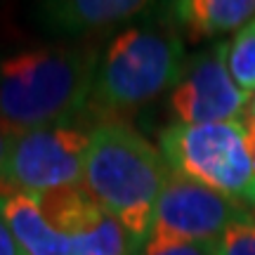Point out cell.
<instances>
[{
	"mask_svg": "<svg viewBox=\"0 0 255 255\" xmlns=\"http://www.w3.org/2000/svg\"><path fill=\"white\" fill-rule=\"evenodd\" d=\"M100 52L90 45L24 47L0 59V123L24 132L88 116Z\"/></svg>",
	"mask_w": 255,
	"mask_h": 255,
	"instance_id": "obj_1",
	"label": "cell"
},
{
	"mask_svg": "<svg viewBox=\"0 0 255 255\" xmlns=\"http://www.w3.org/2000/svg\"><path fill=\"white\" fill-rule=\"evenodd\" d=\"M182 33L158 5L146 21L128 24L97 59L88 116L95 123L123 121L177 85L184 69Z\"/></svg>",
	"mask_w": 255,
	"mask_h": 255,
	"instance_id": "obj_2",
	"label": "cell"
},
{
	"mask_svg": "<svg viewBox=\"0 0 255 255\" xmlns=\"http://www.w3.org/2000/svg\"><path fill=\"white\" fill-rule=\"evenodd\" d=\"M170 180L161 149L123 121H102L90 128L83 161V187L121 222L137 248L154 225L156 201Z\"/></svg>",
	"mask_w": 255,
	"mask_h": 255,
	"instance_id": "obj_3",
	"label": "cell"
},
{
	"mask_svg": "<svg viewBox=\"0 0 255 255\" xmlns=\"http://www.w3.org/2000/svg\"><path fill=\"white\" fill-rule=\"evenodd\" d=\"M170 175L203 184L227 199L255 208V170L244 123L184 126L170 123L158 137Z\"/></svg>",
	"mask_w": 255,
	"mask_h": 255,
	"instance_id": "obj_4",
	"label": "cell"
},
{
	"mask_svg": "<svg viewBox=\"0 0 255 255\" xmlns=\"http://www.w3.org/2000/svg\"><path fill=\"white\" fill-rule=\"evenodd\" d=\"M90 130L81 126H50L17 132L0 177V196L26 194L45 196L52 191L83 187V161Z\"/></svg>",
	"mask_w": 255,
	"mask_h": 255,
	"instance_id": "obj_5",
	"label": "cell"
},
{
	"mask_svg": "<svg viewBox=\"0 0 255 255\" xmlns=\"http://www.w3.org/2000/svg\"><path fill=\"white\" fill-rule=\"evenodd\" d=\"M229 40L187 57L182 76L170 92V111L184 126L237 123L248 109V95L227 66Z\"/></svg>",
	"mask_w": 255,
	"mask_h": 255,
	"instance_id": "obj_6",
	"label": "cell"
},
{
	"mask_svg": "<svg viewBox=\"0 0 255 255\" xmlns=\"http://www.w3.org/2000/svg\"><path fill=\"white\" fill-rule=\"evenodd\" d=\"M248 215H253V210L244 208L237 201L203 184L170 175L156 201L154 225L149 234L191 244H213Z\"/></svg>",
	"mask_w": 255,
	"mask_h": 255,
	"instance_id": "obj_7",
	"label": "cell"
},
{
	"mask_svg": "<svg viewBox=\"0 0 255 255\" xmlns=\"http://www.w3.org/2000/svg\"><path fill=\"white\" fill-rule=\"evenodd\" d=\"M45 220L66 239V255H135L139 248L85 187L38 196Z\"/></svg>",
	"mask_w": 255,
	"mask_h": 255,
	"instance_id": "obj_8",
	"label": "cell"
},
{
	"mask_svg": "<svg viewBox=\"0 0 255 255\" xmlns=\"http://www.w3.org/2000/svg\"><path fill=\"white\" fill-rule=\"evenodd\" d=\"M151 7H156L154 2L142 0H50L38 2L33 17L50 36L81 40L151 14Z\"/></svg>",
	"mask_w": 255,
	"mask_h": 255,
	"instance_id": "obj_9",
	"label": "cell"
},
{
	"mask_svg": "<svg viewBox=\"0 0 255 255\" xmlns=\"http://www.w3.org/2000/svg\"><path fill=\"white\" fill-rule=\"evenodd\" d=\"M163 9L175 28L191 40L232 33L255 19V0H177Z\"/></svg>",
	"mask_w": 255,
	"mask_h": 255,
	"instance_id": "obj_10",
	"label": "cell"
},
{
	"mask_svg": "<svg viewBox=\"0 0 255 255\" xmlns=\"http://www.w3.org/2000/svg\"><path fill=\"white\" fill-rule=\"evenodd\" d=\"M0 215L24 255H66V239L45 220L33 196H0Z\"/></svg>",
	"mask_w": 255,
	"mask_h": 255,
	"instance_id": "obj_11",
	"label": "cell"
},
{
	"mask_svg": "<svg viewBox=\"0 0 255 255\" xmlns=\"http://www.w3.org/2000/svg\"><path fill=\"white\" fill-rule=\"evenodd\" d=\"M227 66L234 83L251 95L255 90V19L239 28L237 36L229 40Z\"/></svg>",
	"mask_w": 255,
	"mask_h": 255,
	"instance_id": "obj_12",
	"label": "cell"
},
{
	"mask_svg": "<svg viewBox=\"0 0 255 255\" xmlns=\"http://www.w3.org/2000/svg\"><path fill=\"white\" fill-rule=\"evenodd\" d=\"M208 248L210 255H255V213L232 225Z\"/></svg>",
	"mask_w": 255,
	"mask_h": 255,
	"instance_id": "obj_13",
	"label": "cell"
},
{
	"mask_svg": "<svg viewBox=\"0 0 255 255\" xmlns=\"http://www.w3.org/2000/svg\"><path fill=\"white\" fill-rule=\"evenodd\" d=\"M135 255H210V248L208 244H191V241L149 234Z\"/></svg>",
	"mask_w": 255,
	"mask_h": 255,
	"instance_id": "obj_14",
	"label": "cell"
},
{
	"mask_svg": "<svg viewBox=\"0 0 255 255\" xmlns=\"http://www.w3.org/2000/svg\"><path fill=\"white\" fill-rule=\"evenodd\" d=\"M0 255H24L19 244L14 241V237H12L9 227L5 225L2 215H0Z\"/></svg>",
	"mask_w": 255,
	"mask_h": 255,
	"instance_id": "obj_15",
	"label": "cell"
},
{
	"mask_svg": "<svg viewBox=\"0 0 255 255\" xmlns=\"http://www.w3.org/2000/svg\"><path fill=\"white\" fill-rule=\"evenodd\" d=\"M14 137H17V130H12L5 123H0V177H2V168H5V161H7V156H9Z\"/></svg>",
	"mask_w": 255,
	"mask_h": 255,
	"instance_id": "obj_16",
	"label": "cell"
},
{
	"mask_svg": "<svg viewBox=\"0 0 255 255\" xmlns=\"http://www.w3.org/2000/svg\"><path fill=\"white\" fill-rule=\"evenodd\" d=\"M241 123H244V130H246V146H248V154H251V163H253V170H255V121L251 119L248 114H244Z\"/></svg>",
	"mask_w": 255,
	"mask_h": 255,
	"instance_id": "obj_17",
	"label": "cell"
},
{
	"mask_svg": "<svg viewBox=\"0 0 255 255\" xmlns=\"http://www.w3.org/2000/svg\"><path fill=\"white\" fill-rule=\"evenodd\" d=\"M246 114H248V116H251V119L255 121V95H253V100L248 102V109H246Z\"/></svg>",
	"mask_w": 255,
	"mask_h": 255,
	"instance_id": "obj_18",
	"label": "cell"
}]
</instances>
